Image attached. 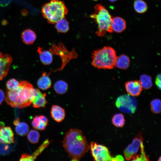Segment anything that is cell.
Wrapping results in <instances>:
<instances>
[{
  "label": "cell",
  "mask_w": 161,
  "mask_h": 161,
  "mask_svg": "<svg viewBox=\"0 0 161 161\" xmlns=\"http://www.w3.org/2000/svg\"><path fill=\"white\" fill-rule=\"evenodd\" d=\"M63 145L72 161H79L89 149L86 140L80 130L71 129L65 135Z\"/></svg>",
  "instance_id": "obj_1"
},
{
  "label": "cell",
  "mask_w": 161,
  "mask_h": 161,
  "mask_svg": "<svg viewBox=\"0 0 161 161\" xmlns=\"http://www.w3.org/2000/svg\"><path fill=\"white\" fill-rule=\"evenodd\" d=\"M36 94V89L31 84L27 81H21L17 89L8 90L5 100L13 107L24 108L32 104Z\"/></svg>",
  "instance_id": "obj_2"
},
{
  "label": "cell",
  "mask_w": 161,
  "mask_h": 161,
  "mask_svg": "<svg viewBox=\"0 0 161 161\" xmlns=\"http://www.w3.org/2000/svg\"><path fill=\"white\" fill-rule=\"evenodd\" d=\"M117 56L115 50L111 47H104L92 53V64L98 69H113L115 66Z\"/></svg>",
  "instance_id": "obj_3"
},
{
  "label": "cell",
  "mask_w": 161,
  "mask_h": 161,
  "mask_svg": "<svg viewBox=\"0 0 161 161\" xmlns=\"http://www.w3.org/2000/svg\"><path fill=\"white\" fill-rule=\"evenodd\" d=\"M95 12L90 17L97 24L96 34L99 37L104 35L107 32H113L112 23L113 17L102 4H97L94 7Z\"/></svg>",
  "instance_id": "obj_4"
},
{
  "label": "cell",
  "mask_w": 161,
  "mask_h": 161,
  "mask_svg": "<svg viewBox=\"0 0 161 161\" xmlns=\"http://www.w3.org/2000/svg\"><path fill=\"white\" fill-rule=\"evenodd\" d=\"M41 12L48 22L55 24L65 18L68 10L64 2L59 0H51L42 7Z\"/></svg>",
  "instance_id": "obj_5"
},
{
  "label": "cell",
  "mask_w": 161,
  "mask_h": 161,
  "mask_svg": "<svg viewBox=\"0 0 161 161\" xmlns=\"http://www.w3.org/2000/svg\"><path fill=\"white\" fill-rule=\"evenodd\" d=\"M89 146L91 154L95 161H119L124 160L121 155H117L114 157H112L108 149L104 145L92 142Z\"/></svg>",
  "instance_id": "obj_6"
},
{
  "label": "cell",
  "mask_w": 161,
  "mask_h": 161,
  "mask_svg": "<svg viewBox=\"0 0 161 161\" xmlns=\"http://www.w3.org/2000/svg\"><path fill=\"white\" fill-rule=\"evenodd\" d=\"M49 51L52 54L60 56L61 59L62 64L61 67L60 68L57 69L56 71L63 69L71 60L77 58L78 56L74 49H72L71 51H69L61 42H59L58 45H56L54 43L52 44Z\"/></svg>",
  "instance_id": "obj_7"
},
{
  "label": "cell",
  "mask_w": 161,
  "mask_h": 161,
  "mask_svg": "<svg viewBox=\"0 0 161 161\" xmlns=\"http://www.w3.org/2000/svg\"><path fill=\"white\" fill-rule=\"evenodd\" d=\"M115 104L121 112L127 114H133L136 110L137 102L133 96L129 94L125 95L117 98Z\"/></svg>",
  "instance_id": "obj_8"
},
{
  "label": "cell",
  "mask_w": 161,
  "mask_h": 161,
  "mask_svg": "<svg viewBox=\"0 0 161 161\" xmlns=\"http://www.w3.org/2000/svg\"><path fill=\"white\" fill-rule=\"evenodd\" d=\"M143 140L141 135L139 134L134 138L132 143L125 148L123 154L126 160H130L133 156L136 154L140 147L141 143L143 142Z\"/></svg>",
  "instance_id": "obj_9"
},
{
  "label": "cell",
  "mask_w": 161,
  "mask_h": 161,
  "mask_svg": "<svg viewBox=\"0 0 161 161\" xmlns=\"http://www.w3.org/2000/svg\"><path fill=\"white\" fill-rule=\"evenodd\" d=\"M12 61V57L9 55H3L0 52V80L7 75Z\"/></svg>",
  "instance_id": "obj_10"
},
{
  "label": "cell",
  "mask_w": 161,
  "mask_h": 161,
  "mask_svg": "<svg viewBox=\"0 0 161 161\" xmlns=\"http://www.w3.org/2000/svg\"><path fill=\"white\" fill-rule=\"evenodd\" d=\"M126 90L128 94L132 96L139 95L143 88L140 80L128 81L125 83Z\"/></svg>",
  "instance_id": "obj_11"
},
{
  "label": "cell",
  "mask_w": 161,
  "mask_h": 161,
  "mask_svg": "<svg viewBox=\"0 0 161 161\" xmlns=\"http://www.w3.org/2000/svg\"><path fill=\"white\" fill-rule=\"evenodd\" d=\"M14 142V134L11 128L1 127L0 128V143L11 144Z\"/></svg>",
  "instance_id": "obj_12"
},
{
  "label": "cell",
  "mask_w": 161,
  "mask_h": 161,
  "mask_svg": "<svg viewBox=\"0 0 161 161\" xmlns=\"http://www.w3.org/2000/svg\"><path fill=\"white\" fill-rule=\"evenodd\" d=\"M48 123L47 118L44 116L41 115L35 116L32 121L33 128L40 130H44Z\"/></svg>",
  "instance_id": "obj_13"
},
{
  "label": "cell",
  "mask_w": 161,
  "mask_h": 161,
  "mask_svg": "<svg viewBox=\"0 0 161 161\" xmlns=\"http://www.w3.org/2000/svg\"><path fill=\"white\" fill-rule=\"evenodd\" d=\"M52 117L56 121L60 122L65 118V113L64 109L59 106L54 105L52 106L51 110Z\"/></svg>",
  "instance_id": "obj_14"
},
{
  "label": "cell",
  "mask_w": 161,
  "mask_h": 161,
  "mask_svg": "<svg viewBox=\"0 0 161 161\" xmlns=\"http://www.w3.org/2000/svg\"><path fill=\"white\" fill-rule=\"evenodd\" d=\"M46 95V93H43L39 89H36V95L32 103V106L35 108L45 107L47 103Z\"/></svg>",
  "instance_id": "obj_15"
},
{
  "label": "cell",
  "mask_w": 161,
  "mask_h": 161,
  "mask_svg": "<svg viewBox=\"0 0 161 161\" xmlns=\"http://www.w3.org/2000/svg\"><path fill=\"white\" fill-rule=\"evenodd\" d=\"M112 27L113 31L120 33L126 29V23L125 20L121 17L118 16L113 17Z\"/></svg>",
  "instance_id": "obj_16"
},
{
  "label": "cell",
  "mask_w": 161,
  "mask_h": 161,
  "mask_svg": "<svg viewBox=\"0 0 161 161\" xmlns=\"http://www.w3.org/2000/svg\"><path fill=\"white\" fill-rule=\"evenodd\" d=\"M37 52L39 55L40 60L44 65L50 64L52 61V54L49 51L45 50L43 48L38 47Z\"/></svg>",
  "instance_id": "obj_17"
},
{
  "label": "cell",
  "mask_w": 161,
  "mask_h": 161,
  "mask_svg": "<svg viewBox=\"0 0 161 161\" xmlns=\"http://www.w3.org/2000/svg\"><path fill=\"white\" fill-rule=\"evenodd\" d=\"M21 36L22 41L26 44H32L36 38L35 32L30 29L24 30L21 33Z\"/></svg>",
  "instance_id": "obj_18"
},
{
  "label": "cell",
  "mask_w": 161,
  "mask_h": 161,
  "mask_svg": "<svg viewBox=\"0 0 161 161\" xmlns=\"http://www.w3.org/2000/svg\"><path fill=\"white\" fill-rule=\"evenodd\" d=\"M13 124L16 126V131L19 135L23 136L28 133L29 130L28 125L24 122H20L18 118L14 121Z\"/></svg>",
  "instance_id": "obj_19"
},
{
  "label": "cell",
  "mask_w": 161,
  "mask_h": 161,
  "mask_svg": "<svg viewBox=\"0 0 161 161\" xmlns=\"http://www.w3.org/2000/svg\"><path fill=\"white\" fill-rule=\"evenodd\" d=\"M51 81L49 75L45 72L43 73L42 76L38 79L37 84L39 88L43 90H47L49 88L51 85Z\"/></svg>",
  "instance_id": "obj_20"
},
{
  "label": "cell",
  "mask_w": 161,
  "mask_h": 161,
  "mask_svg": "<svg viewBox=\"0 0 161 161\" xmlns=\"http://www.w3.org/2000/svg\"><path fill=\"white\" fill-rule=\"evenodd\" d=\"M130 64V60L128 56L123 54L117 57L115 66L120 69H125L129 67Z\"/></svg>",
  "instance_id": "obj_21"
},
{
  "label": "cell",
  "mask_w": 161,
  "mask_h": 161,
  "mask_svg": "<svg viewBox=\"0 0 161 161\" xmlns=\"http://www.w3.org/2000/svg\"><path fill=\"white\" fill-rule=\"evenodd\" d=\"M55 24V28L59 32L66 33L69 29V23L65 18L60 20Z\"/></svg>",
  "instance_id": "obj_22"
},
{
  "label": "cell",
  "mask_w": 161,
  "mask_h": 161,
  "mask_svg": "<svg viewBox=\"0 0 161 161\" xmlns=\"http://www.w3.org/2000/svg\"><path fill=\"white\" fill-rule=\"evenodd\" d=\"M54 88L56 92L59 94H63L67 91L68 85L62 80H59L55 83Z\"/></svg>",
  "instance_id": "obj_23"
},
{
  "label": "cell",
  "mask_w": 161,
  "mask_h": 161,
  "mask_svg": "<svg viewBox=\"0 0 161 161\" xmlns=\"http://www.w3.org/2000/svg\"><path fill=\"white\" fill-rule=\"evenodd\" d=\"M134 7L135 11L140 13H145L148 8L146 3L143 0H135L134 3Z\"/></svg>",
  "instance_id": "obj_24"
},
{
  "label": "cell",
  "mask_w": 161,
  "mask_h": 161,
  "mask_svg": "<svg viewBox=\"0 0 161 161\" xmlns=\"http://www.w3.org/2000/svg\"><path fill=\"white\" fill-rule=\"evenodd\" d=\"M143 88L148 89L152 86V79L149 75L143 74L140 77V80Z\"/></svg>",
  "instance_id": "obj_25"
},
{
  "label": "cell",
  "mask_w": 161,
  "mask_h": 161,
  "mask_svg": "<svg viewBox=\"0 0 161 161\" xmlns=\"http://www.w3.org/2000/svg\"><path fill=\"white\" fill-rule=\"evenodd\" d=\"M112 122L114 125L117 127H123L125 123L123 115L121 113L115 114L112 118Z\"/></svg>",
  "instance_id": "obj_26"
},
{
  "label": "cell",
  "mask_w": 161,
  "mask_h": 161,
  "mask_svg": "<svg viewBox=\"0 0 161 161\" xmlns=\"http://www.w3.org/2000/svg\"><path fill=\"white\" fill-rule=\"evenodd\" d=\"M49 143V141L47 140L45 141L37 149L33 154L32 155H29V160H34L48 146Z\"/></svg>",
  "instance_id": "obj_27"
},
{
  "label": "cell",
  "mask_w": 161,
  "mask_h": 161,
  "mask_svg": "<svg viewBox=\"0 0 161 161\" xmlns=\"http://www.w3.org/2000/svg\"><path fill=\"white\" fill-rule=\"evenodd\" d=\"M151 111L155 114H159L161 112V103L159 99L153 100L150 103Z\"/></svg>",
  "instance_id": "obj_28"
},
{
  "label": "cell",
  "mask_w": 161,
  "mask_h": 161,
  "mask_svg": "<svg viewBox=\"0 0 161 161\" xmlns=\"http://www.w3.org/2000/svg\"><path fill=\"white\" fill-rule=\"evenodd\" d=\"M40 138V134L35 130H31L28 133L27 138L30 142L32 143H37Z\"/></svg>",
  "instance_id": "obj_29"
},
{
  "label": "cell",
  "mask_w": 161,
  "mask_h": 161,
  "mask_svg": "<svg viewBox=\"0 0 161 161\" xmlns=\"http://www.w3.org/2000/svg\"><path fill=\"white\" fill-rule=\"evenodd\" d=\"M141 153L139 155H135L133 156L132 159V160L134 161H148V158L146 155L144 150V147L143 142L141 144L140 146Z\"/></svg>",
  "instance_id": "obj_30"
},
{
  "label": "cell",
  "mask_w": 161,
  "mask_h": 161,
  "mask_svg": "<svg viewBox=\"0 0 161 161\" xmlns=\"http://www.w3.org/2000/svg\"><path fill=\"white\" fill-rule=\"evenodd\" d=\"M19 84V82L16 79L12 78L8 80L6 83V86L8 90H14L17 89Z\"/></svg>",
  "instance_id": "obj_31"
},
{
  "label": "cell",
  "mask_w": 161,
  "mask_h": 161,
  "mask_svg": "<svg viewBox=\"0 0 161 161\" xmlns=\"http://www.w3.org/2000/svg\"><path fill=\"white\" fill-rule=\"evenodd\" d=\"M155 83L157 87L160 89H161V75L160 74L158 75L155 80Z\"/></svg>",
  "instance_id": "obj_32"
},
{
  "label": "cell",
  "mask_w": 161,
  "mask_h": 161,
  "mask_svg": "<svg viewBox=\"0 0 161 161\" xmlns=\"http://www.w3.org/2000/svg\"><path fill=\"white\" fill-rule=\"evenodd\" d=\"M5 98L4 93L3 91L0 89V105L3 101Z\"/></svg>",
  "instance_id": "obj_33"
},
{
  "label": "cell",
  "mask_w": 161,
  "mask_h": 161,
  "mask_svg": "<svg viewBox=\"0 0 161 161\" xmlns=\"http://www.w3.org/2000/svg\"><path fill=\"white\" fill-rule=\"evenodd\" d=\"M109 1L111 2H114L117 1V0H109Z\"/></svg>",
  "instance_id": "obj_34"
},
{
  "label": "cell",
  "mask_w": 161,
  "mask_h": 161,
  "mask_svg": "<svg viewBox=\"0 0 161 161\" xmlns=\"http://www.w3.org/2000/svg\"><path fill=\"white\" fill-rule=\"evenodd\" d=\"M158 161H161V157H160L159 158V160H158Z\"/></svg>",
  "instance_id": "obj_35"
},
{
  "label": "cell",
  "mask_w": 161,
  "mask_h": 161,
  "mask_svg": "<svg viewBox=\"0 0 161 161\" xmlns=\"http://www.w3.org/2000/svg\"><path fill=\"white\" fill-rule=\"evenodd\" d=\"M94 0V1H97V0Z\"/></svg>",
  "instance_id": "obj_36"
}]
</instances>
